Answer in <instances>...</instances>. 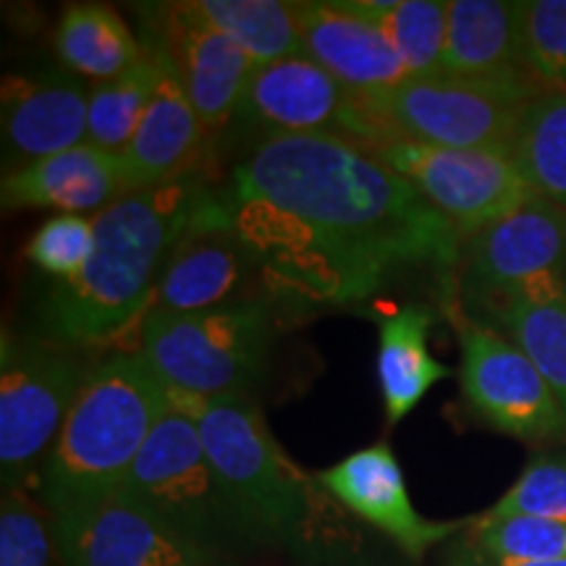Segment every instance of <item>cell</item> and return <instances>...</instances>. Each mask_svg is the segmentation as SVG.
I'll return each mask as SVG.
<instances>
[{
    "label": "cell",
    "instance_id": "obj_1",
    "mask_svg": "<svg viewBox=\"0 0 566 566\" xmlns=\"http://www.w3.org/2000/svg\"><path fill=\"white\" fill-rule=\"evenodd\" d=\"M229 202L239 231L317 296L349 302L405 271H430L459 302L464 237L415 187L334 134L260 139L233 168Z\"/></svg>",
    "mask_w": 566,
    "mask_h": 566
},
{
    "label": "cell",
    "instance_id": "obj_2",
    "mask_svg": "<svg viewBox=\"0 0 566 566\" xmlns=\"http://www.w3.org/2000/svg\"><path fill=\"white\" fill-rule=\"evenodd\" d=\"M200 179L142 189L97 212L90 260L74 279L53 281L40 294L32 334L84 349L145 321L163 268L210 195Z\"/></svg>",
    "mask_w": 566,
    "mask_h": 566
},
{
    "label": "cell",
    "instance_id": "obj_3",
    "mask_svg": "<svg viewBox=\"0 0 566 566\" xmlns=\"http://www.w3.org/2000/svg\"><path fill=\"white\" fill-rule=\"evenodd\" d=\"M168 409L171 391L139 349L92 363L38 478L53 522L122 491Z\"/></svg>",
    "mask_w": 566,
    "mask_h": 566
},
{
    "label": "cell",
    "instance_id": "obj_4",
    "mask_svg": "<svg viewBox=\"0 0 566 566\" xmlns=\"http://www.w3.org/2000/svg\"><path fill=\"white\" fill-rule=\"evenodd\" d=\"M171 405L197 424L205 454L258 548L307 546L334 499L283 454L260 409L247 396L205 399L179 391H171Z\"/></svg>",
    "mask_w": 566,
    "mask_h": 566
},
{
    "label": "cell",
    "instance_id": "obj_5",
    "mask_svg": "<svg viewBox=\"0 0 566 566\" xmlns=\"http://www.w3.org/2000/svg\"><path fill=\"white\" fill-rule=\"evenodd\" d=\"M271 338L263 296L205 313L150 310L139 323V352L163 384L205 399L250 391L265 370Z\"/></svg>",
    "mask_w": 566,
    "mask_h": 566
},
{
    "label": "cell",
    "instance_id": "obj_6",
    "mask_svg": "<svg viewBox=\"0 0 566 566\" xmlns=\"http://www.w3.org/2000/svg\"><path fill=\"white\" fill-rule=\"evenodd\" d=\"M459 304L493 325L509 310L566 292V210L533 195L462 244Z\"/></svg>",
    "mask_w": 566,
    "mask_h": 566
},
{
    "label": "cell",
    "instance_id": "obj_7",
    "mask_svg": "<svg viewBox=\"0 0 566 566\" xmlns=\"http://www.w3.org/2000/svg\"><path fill=\"white\" fill-rule=\"evenodd\" d=\"M541 92L493 87L451 76H407L396 87L357 95L367 142L405 139L436 147L480 150L512 147L522 111Z\"/></svg>",
    "mask_w": 566,
    "mask_h": 566
},
{
    "label": "cell",
    "instance_id": "obj_8",
    "mask_svg": "<svg viewBox=\"0 0 566 566\" xmlns=\"http://www.w3.org/2000/svg\"><path fill=\"white\" fill-rule=\"evenodd\" d=\"M71 349L9 325L0 342V480L3 491L38 483L42 464L90 373Z\"/></svg>",
    "mask_w": 566,
    "mask_h": 566
},
{
    "label": "cell",
    "instance_id": "obj_9",
    "mask_svg": "<svg viewBox=\"0 0 566 566\" xmlns=\"http://www.w3.org/2000/svg\"><path fill=\"white\" fill-rule=\"evenodd\" d=\"M124 491L181 533L223 554L258 548L205 454L200 430L174 405L139 451Z\"/></svg>",
    "mask_w": 566,
    "mask_h": 566
},
{
    "label": "cell",
    "instance_id": "obj_10",
    "mask_svg": "<svg viewBox=\"0 0 566 566\" xmlns=\"http://www.w3.org/2000/svg\"><path fill=\"white\" fill-rule=\"evenodd\" d=\"M459 336V386L467 409L495 433L533 446L566 443V415L546 375L512 338L451 304Z\"/></svg>",
    "mask_w": 566,
    "mask_h": 566
},
{
    "label": "cell",
    "instance_id": "obj_11",
    "mask_svg": "<svg viewBox=\"0 0 566 566\" xmlns=\"http://www.w3.org/2000/svg\"><path fill=\"white\" fill-rule=\"evenodd\" d=\"M359 147L415 187L464 239L533 197L512 150H459L405 139Z\"/></svg>",
    "mask_w": 566,
    "mask_h": 566
},
{
    "label": "cell",
    "instance_id": "obj_12",
    "mask_svg": "<svg viewBox=\"0 0 566 566\" xmlns=\"http://www.w3.org/2000/svg\"><path fill=\"white\" fill-rule=\"evenodd\" d=\"M142 45L158 53L187 90L208 134L237 118L254 63L242 48L197 13L192 0L134 6Z\"/></svg>",
    "mask_w": 566,
    "mask_h": 566
},
{
    "label": "cell",
    "instance_id": "obj_13",
    "mask_svg": "<svg viewBox=\"0 0 566 566\" xmlns=\"http://www.w3.org/2000/svg\"><path fill=\"white\" fill-rule=\"evenodd\" d=\"M63 566H237L124 491L53 522Z\"/></svg>",
    "mask_w": 566,
    "mask_h": 566
},
{
    "label": "cell",
    "instance_id": "obj_14",
    "mask_svg": "<svg viewBox=\"0 0 566 566\" xmlns=\"http://www.w3.org/2000/svg\"><path fill=\"white\" fill-rule=\"evenodd\" d=\"M263 263L233 221L229 197L208 195L163 268L153 310L205 313L258 300L250 289Z\"/></svg>",
    "mask_w": 566,
    "mask_h": 566
},
{
    "label": "cell",
    "instance_id": "obj_15",
    "mask_svg": "<svg viewBox=\"0 0 566 566\" xmlns=\"http://www.w3.org/2000/svg\"><path fill=\"white\" fill-rule=\"evenodd\" d=\"M233 124L252 134H334L365 145L367 126L357 95L307 55L254 66Z\"/></svg>",
    "mask_w": 566,
    "mask_h": 566
},
{
    "label": "cell",
    "instance_id": "obj_16",
    "mask_svg": "<svg viewBox=\"0 0 566 566\" xmlns=\"http://www.w3.org/2000/svg\"><path fill=\"white\" fill-rule=\"evenodd\" d=\"M346 514L378 530L412 562L462 535L470 520H428L417 512L391 443L380 441L344 457L315 475Z\"/></svg>",
    "mask_w": 566,
    "mask_h": 566
},
{
    "label": "cell",
    "instance_id": "obj_17",
    "mask_svg": "<svg viewBox=\"0 0 566 566\" xmlns=\"http://www.w3.org/2000/svg\"><path fill=\"white\" fill-rule=\"evenodd\" d=\"M0 105L3 174L87 142L90 90L74 76L9 74Z\"/></svg>",
    "mask_w": 566,
    "mask_h": 566
},
{
    "label": "cell",
    "instance_id": "obj_18",
    "mask_svg": "<svg viewBox=\"0 0 566 566\" xmlns=\"http://www.w3.org/2000/svg\"><path fill=\"white\" fill-rule=\"evenodd\" d=\"M302 55L328 71L354 95H370L407 80L405 63L384 32L338 0H294Z\"/></svg>",
    "mask_w": 566,
    "mask_h": 566
},
{
    "label": "cell",
    "instance_id": "obj_19",
    "mask_svg": "<svg viewBox=\"0 0 566 566\" xmlns=\"http://www.w3.org/2000/svg\"><path fill=\"white\" fill-rule=\"evenodd\" d=\"M129 195L122 155L82 142L66 153L51 155L3 174L0 205L11 210H59L82 216L108 208Z\"/></svg>",
    "mask_w": 566,
    "mask_h": 566
},
{
    "label": "cell",
    "instance_id": "obj_20",
    "mask_svg": "<svg viewBox=\"0 0 566 566\" xmlns=\"http://www.w3.org/2000/svg\"><path fill=\"white\" fill-rule=\"evenodd\" d=\"M208 137L210 134L197 116L179 76L163 61V76L150 108L129 145L118 153L129 195L200 176Z\"/></svg>",
    "mask_w": 566,
    "mask_h": 566
},
{
    "label": "cell",
    "instance_id": "obj_21",
    "mask_svg": "<svg viewBox=\"0 0 566 566\" xmlns=\"http://www.w3.org/2000/svg\"><path fill=\"white\" fill-rule=\"evenodd\" d=\"M446 11L443 76L537 92L520 61L516 0H449Z\"/></svg>",
    "mask_w": 566,
    "mask_h": 566
},
{
    "label": "cell",
    "instance_id": "obj_22",
    "mask_svg": "<svg viewBox=\"0 0 566 566\" xmlns=\"http://www.w3.org/2000/svg\"><path fill=\"white\" fill-rule=\"evenodd\" d=\"M433 310L407 304L380 321L378 384L384 394L386 424H399L428 396L430 388L451 378V367L430 352Z\"/></svg>",
    "mask_w": 566,
    "mask_h": 566
},
{
    "label": "cell",
    "instance_id": "obj_23",
    "mask_svg": "<svg viewBox=\"0 0 566 566\" xmlns=\"http://www.w3.org/2000/svg\"><path fill=\"white\" fill-rule=\"evenodd\" d=\"M53 48L71 74L95 84L124 74L147 55L122 13L101 3L66 6L55 24Z\"/></svg>",
    "mask_w": 566,
    "mask_h": 566
},
{
    "label": "cell",
    "instance_id": "obj_24",
    "mask_svg": "<svg viewBox=\"0 0 566 566\" xmlns=\"http://www.w3.org/2000/svg\"><path fill=\"white\" fill-rule=\"evenodd\" d=\"M338 6L373 21L409 76L441 74L449 0H338Z\"/></svg>",
    "mask_w": 566,
    "mask_h": 566
},
{
    "label": "cell",
    "instance_id": "obj_25",
    "mask_svg": "<svg viewBox=\"0 0 566 566\" xmlns=\"http://www.w3.org/2000/svg\"><path fill=\"white\" fill-rule=\"evenodd\" d=\"M509 150L530 192L566 210V95L527 103Z\"/></svg>",
    "mask_w": 566,
    "mask_h": 566
},
{
    "label": "cell",
    "instance_id": "obj_26",
    "mask_svg": "<svg viewBox=\"0 0 566 566\" xmlns=\"http://www.w3.org/2000/svg\"><path fill=\"white\" fill-rule=\"evenodd\" d=\"M197 13L237 42L254 66L302 55L294 3L283 0H192Z\"/></svg>",
    "mask_w": 566,
    "mask_h": 566
},
{
    "label": "cell",
    "instance_id": "obj_27",
    "mask_svg": "<svg viewBox=\"0 0 566 566\" xmlns=\"http://www.w3.org/2000/svg\"><path fill=\"white\" fill-rule=\"evenodd\" d=\"M160 76V55L147 51L145 59L134 63L129 71L113 76L108 82H97L90 90L87 142L103 147V150L122 153L137 134L147 108H150Z\"/></svg>",
    "mask_w": 566,
    "mask_h": 566
},
{
    "label": "cell",
    "instance_id": "obj_28",
    "mask_svg": "<svg viewBox=\"0 0 566 566\" xmlns=\"http://www.w3.org/2000/svg\"><path fill=\"white\" fill-rule=\"evenodd\" d=\"M520 61L541 95H566V0H516Z\"/></svg>",
    "mask_w": 566,
    "mask_h": 566
},
{
    "label": "cell",
    "instance_id": "obj_29",
    "mask_svg": "<svg viewBox=\"0 0 566 566\" xmlns=\"http://www.w3.org/2000/svg\"><path fill=\"white\" fill-rule=\"evenodd\" d=\"M493 328L533 357L566 415V292L554 300L509 310Z\"/></svg>",
    "mask_w": 566,
    "mask_h": 566
},
{
    "label": "cell",
    "instance_id": "obj_30",
    "mask_svg": "<svg viewBox=\"0 0 566 566\" xmlns=\"http://www.w3.org/2000/svg\"><path fill=\"white\" fill-rule=\"evenodd\" d=\"M462 537L480 554L506 562H566V525L535 516H470Z\"/></svg>",
    "mask_w": 566,
    "mask_h": 566
},
{
    "label": "cell",
    "instance_id": "obj_31",
    "mask_svg": "<svg viewBox=\"0 0 566 566\" xmlns=\"http://www.w3.org/2000/svg\"><path fill=\"white\" fill-rule=\"evenodd\" d=\"M61 562L53 516L27 488L3 491L0 501V566H55ZM63 564V562H61Z\"/></svg>",
    "mask_w": 566,
    "mask_h": 566
},
{
    "label": "cell",
    "instance_id": "obj_32",
    "mask_svg": "<svg viewBox=\"0 0 566 566\" xmlns=\"http://www.w3.org/2000/svg\"><path fill=\"white\" fill-rule=\"evenodd\" d=\"M488 516H535L566 525V454L541 451L530 457L514 485L483 512Z\"/></svg>",
    "mask_w": 566,
    "mask_h": 566
},
{
    "label": "cell",
    "instance_id": "obj_33",
    "mask_svg": "<svg viewBox=\"0 0 566 566\" xmlns=\"http://www.w3.org/2000/svg\"><path fill=\"white\" fill-rule=\"evenodd\" d=\"M95 247V221L87 216L55 212L27 242V260L53 281L74 279Z\"/></svg>",
    "mask_w": 566,
    "mask_h": 566
},
{
    "label": "cell",
    "instance_id": "obj_34",
    "mask_svg": "<svg viewBox=\"0 0 566 566\" xmlns=\"http://www.w3.org/2000/svg\"><path fill=\"white\" fill-rule=\"evenodd\" d=\"M443 566H566V562H506V558H493L472 548L462 535L446 543Z\"/></svg>",
    "mask_w": 566,
    "mask_h": 566
},
{
    "label": "cell",
    "instance_id": "obj_35",
    "mask_svg": "<svg viewBox=\"0 0 566 566\" xmlns=\"http://www.w3.org/2000/svg\"><path fill=\"white\" fill-rule=\"evenodd\" d=\"M302 566H331V564H315V562H304Z\"/></svg>",
    "mask_w": 566,
    "mask_h": 566
}]
</instances>
